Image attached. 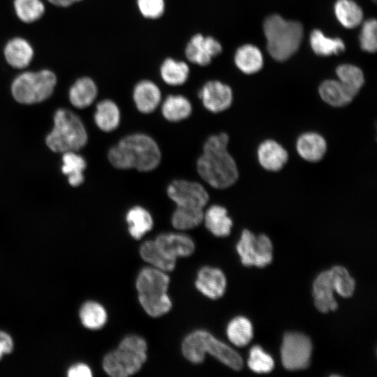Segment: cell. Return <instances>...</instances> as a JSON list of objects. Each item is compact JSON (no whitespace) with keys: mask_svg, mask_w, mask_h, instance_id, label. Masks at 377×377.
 <instances>
[{"mask_svg":"<svg viewBox=\"0 0 377 377\" xmlns=\"http://www.w3.org/2000/svg\"><path fill=\"white\" fill-rule=\"evenodd\" d=\"M321 99L334 108L344 107L355 98L338 80H327L318 87Z\"/></svg>","mask_w":377,"mask_h":377,"instance_id":"obj_26","label":"cell"},{"mask_svg":"<svg viewBox=\"0 0 377 377\" xmlns=\"http://www.w3.org/2000/svg\"><path fill=\"white\" fill-rule=\"evenodd\" d=\"M69 377H91L92 376L91 369L84 364H77L71 367L68 371Z\"/></svg>","mask_w":377,"mask_h":377,"instance_id":"obj_42","label":"cell"},{"mask_svg":"<svg viewBox=\"0 0 377 377\" xmlns=\"http://www.w3.org/2000/svg\"><path fill=\"white\" fill-rule=\"evenodd\" d=\"M198 97L207 110L216 114L231 106L233 93L229 85L219 80H209L199 90Z\"/></svg>","mask_w":377,"mask_h":377,"instance_id":"obj_13","label":"cell"},{"mask_svg":"<svg viewBox=\"0 0 377 377\" xmlns=\"http://www.w3.org/2000/svg\"><path fill=\"white\" fill-rule=\"evenodd\" d=\"M56 84L57 77L50 70L26 71L14 79L11 84V93L20 103H38L52 94Z\"/></svg>","mask_w":377,"mask_h":377,"instance_id":"obj_8","label":"cell"},{"mask_svg":"<svg viewBox=\"0 0 377 377\" xmlns=\"http://www.w3.org/2000/svg\"><path fill=\"white\" fill-rule=\"evenodd\" d=\"M202 222L212 235L219 237L228 236L233 224L227 209L219 205H212L204 211Z\"/></svg>","mask_w":377,"mask_h":377,"instance_id":"obj_20","label":"cell"},{"mask_svg":"<svg viewBox=\"0 0 377 377\" xmlns=\"http://www.w3.org/2000/svg\"><path fill=\"white\" fill-rule=\"evenodd\" d=\"M88 135L81 119L67 109H58L54 116V127L45 142L54 152L77 151L84 147Z\"/></svg>","mask_w":377,"mask_h":377,"instance_id":"obj_7","label":"cell"},{"mask_svg":"<svg viewBox=\"0 0 377 377\" xmlns=\"http://www.w3.org/2000/svg\"><path fill=\"white\" fill-rule=\"evenodd\" d=\"M13 343L11 337L3 332H0V359L5 353L11 352Z\"/></svg>","mask_w":377,"mask_h":377,"instance_id":"obj_43","label":"cell"},{"mask_svg":"<svg viewBox=\"0 0 377 377\" xmlns=\"http://www.w3.org/2000/svg\"><path fill=\"white\" fill-rule=\"evenodd\" d=\"M97 127L104 132L116 130L121 121V112L117 104L111 99H104L96 105L94 115Z\"/></svg>","mask_w":377,"mask_h":377,"instance_id":"obj_23","label":"cell"},{"mask_svg":"<svg viewBox=\"0 0 377 377\" xmlns=\"http://www.w3.org/2000/svg\"><path fill=\"white\" fill-rule=\"evenodd\" d=\"M334 13L338 21L348 29L357 27L363 19L362 8L353 0H337Z\"/></svg>","mask_w":377,"mask_h":377,"instance_id":"obj_31","label":"cell"},{"mask_svg":"<svg viewBox=\"0 0 377 377\" xmlns=\"http://www.w3.org/2000/svg\"><path fill=\"white\" fill-rule=\"evenodd\" d=\"M310 44L313 51L320 56L338 54L345 50V45L341 39L327 37L318 29H314L311 33Z\"/></svg>","mask_w":377,"mask_h":377,"instance_id":"obj_33","label":"cell"},{"mask_svg":"<svg viewBox=\"0 0 377 377\" xmlns=\"http://www.w3.org/2000/svg\"><path fill=\"white\" fill-rule=\"evenodd\" d=\"M146 341L138 335L124 337L103 361L105 372L112 377H127L138 372L147 358Z\"/></svg>","mask_w":377,"mask_h":377,"instance_id":"obj_6","label":"cell"},{"mask_svg":"<svg viewBox=\"0 0 377 377\" xmlns=\"http://www.w3.org/2000/svg\"><path fill=\"white\" fill-rule=\"evenodd\" d=\"M334 292L330 271L319 274L313 284L314 303L318 310L327 313L337 309L338 304Z\"/></svg>","mask_w":377,"mask_h":377,"instance_id":"obj_19","label":"cell"},{"mask_svg":"<svg viewBox=\"0 0 377 377\" xmlns=\"http://www.w3.org/2000/svg\"><path fill=\"white\" fill-rule=\"evenodd\" d=\"M98 95V87L89 77L77 79L69 90V100L77 108L83 109L91 105Z\"/></svg>","mask_w":377,"mask_h":377,"instance_id":"obj_24","label":"cell"},{"mask_svg":"<svg viewBox=\"0 0 377 377\" xmlns=\"http://www.w3.org/2000/svg\"><path fill=\"white\" fill-rule=\"evenodd\" d=\"M311 351L312 344L309 337L300 332H287L281 348L282 364L288 370L304 369L310 363Z\"/></svg>","mask_w":377,"mask_h":377,"instance_id":"obj_10","label":"cell"},{"mask_svg":"<svg viewBox=\"0 0 377 377\" xmlns=\"http://www.w3.org/2000/svg\"><path fill=\"white\" fill-rule=\"evenodd\" d=\"M3 52L8 64L19 69L28 66L34 57V50L31 44L20 37H15L8 41Z\"/></svg>","mask_w":377,"mask_h":377,"instance_id":"obj_21","label":"cell"},{"mask_svg":"<svg viewBox=\"0 0 377 377\" xmlns=\"http://www.w3.org/2000/svg\"><path fill=\"white\" fill-rule=\"evenodd\" d=\"M108 158L117 169L149 172L159 165L161 151L151 136L134 133L123 137L112 146L108 151Z\"/></svg>","mask_w":377,"mask_h":377,"instance_id":"obj_2","label":"cell"},{"mask_svg":"<svg viewBox=\"0 0 377 377\" xmlns=\"http://www.w3.org/2000/svg\"><path fill=\"white\" fill-rule=\"evenodd\" d=\"M269 54L283 61L295 54L302 42L303 27L296 21H288L277 14L267 17L263 24Z\"/></svg>","mask_w":377,"mask_h":377,"instance_id":"obj_5","label":"cell"},{"mask_svg":"<svg viewBox=\"0 0 377 377\" xmlns=\"http://www.w3.org/2000/svg\"><path fill=\"white\" fill-rule=\"evenodd\" d=\"M204 209L176 207L171 223L178 230H187L198 226L203 221Z\"/></svg>","mask_w":377,"mask_h":377,"instance_id":"obj_34","label":"cell"},{"mask_svg":"<svg viewBox=\"0 0 377 377\" xmlns=\"http://www.w3.org/2000/svg\"><path fill=\"white\" fill-rule=\"evenodd\" d=\"M137 6L140 14L145 18L156 20L165 12V0H137Z\"/></svg>","mask_w":377,"mask_h":377,"instance_id":"obj_41","label":"cell"},{"mask_svg":"<svg viewBox=\"0 0 377 377\" xmlns=\"http://www.w3.org/2000/svg\"><path fill=\"white\" fill-rule=\"evenodd\" d=\"M336 73L338 80L355 97L364 83L362 70L352 64H341L337 68Z\"/></svg>","mask_w":377,"mask_h":377,"instance_id":"obj_35","label":"cell"},{"mask_svg":"<svg viewBox=\"0 0 377 377\" xmlns=\"http://www.w3.org/2000/svg\"><path fill=\"white\" fill-rule=\"evenodd\" d=\"M222 46L219 40L210 36L196 34L187 43L184 54L187 60L195 65L205 66L220 54Z\"/></svg>","mask_w":377,"mask_h":377,"instance_id":"obj_12","label":"cell"},{"mask_svg":"<svg viewBox=\"0 0 377 377\" xmlns=\"http://www.w3.org/2000/svg\"><path fill=\"white\" fill-rule=\"evenodd\" d=\"M248 366L253 372L265 374L273 369L274 362L272 356L265 352L260 346H254L249 351Z\"/></svg>","mask_w":377,"mask_h":377,"instance_id":"obj_39","label":"cell"},{"mask_svg":"<svg viewBox=\"0 0 377 377\" xmlns=\"http://www.w3.org/2000/svg\"><path fill=\"white\" fill-rule=\"evenodd\" d=\"M80 317L83 325L87 328L98 330L107 322L108 315L101 304L90 301L81 307Z\"/></svg>","mask_w":377,"mask_h":377,"instance_id":"obj_36","label":"cell"},{"mask_svg":"<svg viewBox=\"0 0 377 377\" xmlns=\"http://www.w3.org/2000/svg\"><path fill=\"white\" fill-rule=\"evenodd\" d=\"M253 326L244 316H237L228 325L226 334L229 341L236 346L247 345L253 338Z\"/></svg>","mask_w":377,"mask_h":377,"instance_id":"obj_32","label":"cell"},{"mask_svg":"<svg viewBox=\"0 0 377 377\" xmlns=\"http://www.w3.org/2000/svg\"><path fill=\"white\" fill-rule=\"evenodd\" d=\"M154 241L167 256L175 260L179 257H188L195 250L193 240L182 232L161 233Z\"/></svg>","mask_w":377,"mask_h":377,"instance_id":"obj_17","label":"cell"},{"mask_svg":"<svg viewBox=\"0 0 377 377\" xmlns=\"http://www.w3.org/2000/svg\"><path fill=\"white\" fill-rule=\"evenodd\" d=\"M170 277L165 272L154 267L142 268L138 274L135 287L138 301L145 311L154 318L160 317L172 308L168 295Z\"/></svg>","mask_w":377,"mask_h":377,"instance_id":"obj_3","label":"cell"},{"mask_svg":"<svg viewBox=\"0 0 377 377\" xmlns=\"http://www.w3.org/2000/svg\"><path fill=\"white\" fill-rule=\"evenodd\" d=\"M295 147L302 159L310 163H317L325 156L327 150V143L321 134L308 131L302 133L297 138Z\"/></svg>","mask_w":377,"mask_h":377,"instance_id":"obj_18","label":"cell"},{"mask_svg":"<svg viewBox=\"0 0 377 377\" xmlns=\"http://www.w3.org/2000/svg\"><path fill=\"white\" fill-rule=\"evenodd\" d=\"M257 158L260 165L265 170L278 172L288 161V153L276 140L266 139L257 148Z\"/></svg>","mask_w":377,"mask_h":377,"instance_id":"obj_15","label":"cell"},{"mask_svg":"<svg viewBox=\"0 0 377 377\" xmlns=\"http://www.w3.org/2000/svg\"><path fill=\"white\" fill-rule=\"evenodd\" d=\"M168 198L176 207L204 209L209 200L207 189L199 182L175 179L167 187Z\"/></svg>","mask_w":377,"mask_h":377,"instance_id":"obj_11","label":"cell"},{"mask_svg":"<svg viewBox=\"0 0 377 377\" xmlns=\"http://www.w3.org/2000/svg\"><path fill=\"white\" fill-rule=\"evenodd\" d=\"M236 66L245 74H253L259 71L263 65L260 50L255 45L246 44L239 47L234 57Z\"/></svg>","mask_w":377,"mask_h":377,"instance_id":"obj_28","label":"cell"},{"mask_svg":"<svg viewBox=\"0 0 377 377\" xmlns=\"http://www.w3.org/2000/svg\"><path fill=\"white\" fill-rule=\"evenodd\" d=\"M128 231L135 239H140L154 226V219L149 212L140 205L131 207L126 214Z\"/></svg>","mask_w":377,"mask_h":377,"instance_id":"obj_25","label":"cell"},{"mask_svg":"<svg viewBox=\"0 0 377 377\" xmlns=\"http://www.w3.org/2000/svg\"><path fill=\"white\" fill-rule=\"evenodd\" d=\"M132 96L137 110L146 114L155 111L162 101L160 88L150 80L138 82L133 87Z\"/></svg>","mask_w":377,"mask_h":377,"instance_id":"obj_16","label":"cell"},{"mask_svg":"<svg viewBox=\"0 0 377 377\" xmlns=\"http://www.w3.org/2000/svg\"><path fill=\"white\" fill-rule=\"evenodd\" d=\"M159 73L162 80L165 84L172 87H178L188 80L190 68L185 61L168 57L161 63Z\"/></svg>","mask_w":377,"mask_h":377,"instance_id":"obj_27","label":"cell"},{"mask_svg":"<svg viewBox=\"0 0 377 377\" xmlns=\"http://www.w3.org/2000/svg\"><path fill=\"white\" fill-rule=\"evenodd\" d=\"M229 140V135L225 132L209 135L196 161L199 176L214 188H229L239 177L236 161L228 150Z\"/></svg>","mask_w":377,"mask_h":377,"instance_id":"obj_1","label":"cell"},{"mask_svg":"<svg viewBox=\"0 0 377 377\" xmlns=\"http://www.w3.org/2000/svg\"><path fill=\"white\" fill-rule=\"evenodd\" d=\"M236 249L245 266L263 267L272 260V244L264 234L256 235L249 230H242Z\"/></svg>","mask_w":377,"mask_h":377,"instance_id":"obj_9","label":"cell"},{"mask_svg":"<svg viewBox=\"0 0 377 377\" xmlns=\"http://www.w3.org/2000/svg\"><path fill=\"white\" fill-rule=\"evenodd\" d=\"M13 5L17 17L26 23L38 20L45 12V6L40 0H14Z\"/></svg>","mask_w":377,"mask_h":377,"instance_id":"obj_38","label":"cell"},{"mask_svg":"<svg viewBox=\"0 0 377 377\" xmlns=\"http://www.w3.org/2000/svg\"><path fill=\"white\" fill-rule=\"evenodd\" d=\"M141 258L148 264L164 272L172 271L176 265V260L167 256L156 244L154 239L147 240L140 247Z\"/></svg>","mask_w":377,"mask_h":377,"instance_id":"obj_29","label":"cell"},{"mask_svg":"<svg viewBox=\"0 0 377 377\" xmlns=\"http://www.w3.org/2000/svg\"><path fill=\"white\" fill-rule=\"evenodd\" d=\"M182 352L184 357L193 364L202 362L205 354L209 353L234 370H239L243 366L242 358L235 350L202 330L193 331L184 338Z\"/></svg>","mask_w":377,"mask_h":377,"instance_id":"obj_4","label":"cell"},{"mask_svg":"<svg viewBox=\"0 0 377 377\" xmlns=\"http://www.w3.org/2000/svg\"><path fill=\"white\" fill-rule=\"evenodd\" d=\"M63 154L61 171L67 175L68 181L71 186H78L84 182L83 172L86 168L87 163L84 158L75 151Z\"/></svg>","mask_w":377,"mask_h":377,"instance_id":"obj_30","label":"cell"},{"mask_svg":"<svg viewBox=\"0 0 377 377\" xmlns=\"http://www.w3.org/2000/svg\"><path fill=\"white\" fill-rule=\"evenodd\" d=\"M193 107L188 98L181 94H170L161 103L163 118L170 122H179L188 118Z\"/></svg>","mask_w":377,"mask_h":377,"instance_id":"obj_22","label":"cell"},{"mask_svg":"<svg viewBox=\"0 0 377 377\" xmlns=\"http://www.w3.org/2000/svg\"><path fill=\"white\" fill-rule=\"evenodd\" d=\"M377 22L375 19H369L362 27L360 34L361 48L367 52L374 53L377 49Z\"/></svg>","mask_w":377,"mask_h":377,"instance_id":"obj_40","label":"cell"},{"mask_svg":"<svg viewBox=\"0 0 377 377\" xmlns=\"http://www.w3.org/2000/svg\"><path fill=\"white\" fill-rule=\"evenodd\" d=\"M329 271L334 290L343 297H350L354 293L355 283L348 270L337 265Z\"/></svg>","mask_w":377,"mask_h":377,"instance_id":"obj_37","label":"cell"},{"mask_svg":"<svg viewBox=\"0 0 377 377\" xmlns=\"http://www.w3.org/2000/svg\"><path fill=\"white\" fill-rule=\"evenodd\" d=\"M227 281L222 270L209 266L202 267L195 281L197 290L205 297L217 300L225 293Z\"/></svg>","mask_w":377,"mask_h":377,"instance_id":"obj_14","label":"cell"},{"mask_svg":"<svg viewBox=\"0 0 377 377\" xmlns=\"http://www.w3.org/2000/svg\"><path fill=\"white\" fill-rule=\"evenodd\" d=\"M52 4L59 7H68L75 2L82 0H47Z\"/></svg>","mask_w":377,"mask_h":377,"instance_id":"obj_44","label":"cell"}]
</instances>
